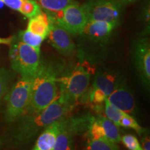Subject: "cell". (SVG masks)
<instances>
[{"label":"cell","mask_w":150,"mask_h":150,"mask_svg":"<svg viewBox=\"0 0 150 150\" xmlns=\"http://www.w3.org/2000/svg\"><path fill=\"white\" fill-rule=\"evenodd\" d=\"M73 107L59 93L53 102L40 112L22 116L12 135L14 144L23 145L31 141L48 125L67 117Z\"/></svg>","instance_id":"6da1fadb"},{"label":"cell","mask_w":150,"mask_h":150,"mask_svg":"<svg viewBox=\"0 0 150 150\" xmlns=\"http://www.w3.org/2000/svg\"><path fill=\"white\" fill-rule=\"evenodd\" d=\"M63 65L55 62L40 61L33 78L31 99L26 114L40 112L49 106L59 95V79Z\"/></svg>","instance_id":"7a4b0ae2"},{"label":"cell","mask_w":150,"mask_h":150,"mask_svg":"<svg viewBox=\"0 0 150 150\" xmlns=\"http://www.w3.org/2000/svg\"><path fill=\"white\" fill-rule=\"evenodd\" d=\"M93 73V68L88 63L78 64L69 74L59 77V95L74 106L88 91Z\"/></svg>","instance_id":"3957f363"},{"label":"cell","mask_w":150,"mask_h":150,"mask_svg":"<svg viewBox=\"0 0 150 150\" xmlns=\"http://www.w3.org/2000/svg\"><path fill=\"white\" fill-rule=\"evenodd\" d=\"M9 45V59L13 70L21 77L33 79L41 61L40 50L27 45L16 37Z\"/></svg>","instance_id":"277c9868"},{"label":"cell","mask_w":150,"mask_h":150,"mask_svg":"<svg viewBox=\"0 0 150 150\" xmlns=\"http://www.w3.org/2000/svg\"><path fill=\"white\" fill-rule=\"evenodd\" d=\"M33 79L21 77L12 86L6 96L5 118L13 122L25 114L31 99Z\"/></svg>","instance_id":"5b68a950"},{"label":"cell","mask_w":150,"mask_h":150,"mask_svg":"<svg viewBox=\"0 0 150 150\" xmlns=\"http://www.w3.org/2000/svg\"><path fill=\"white\" fill-rule=\"evenodd\" d=\"M46 13L52 22L63 28L71 34H81L88 20L82 6L75 1L67 5L61 12Z\"/></svg>","instance_id":"8992f818"},{"label":"cell","mask_w":150,"mask_h":150,"mask_svg":"<svg viewBox=\"0 0 150 150\" xmlns=\"http://www.w3.org/2000/svg\"><path fill=\"white\" fill-rule=\"evenodd\" d=\"M87 20L110 22L117 26L122 7L115 0H88L82 5Z\"/></svg>","instance_id":"52a82bcc"},{"label":"cell","mask_w":150,"mask_h":150,"mask_svg":"<svg viewBox=\"0 0 150 150\" xmlns=\"http://www.w3.org/2000/svg\"><path fill=\"white\" fill-rule=\"evenodd\" d=\"M84 118H67L64 119L53 150H74V136L81 131Z\"/></svg>","instance_id":"ba28073f"},{"label":"cell","mask_w":150,"mask_h":150,"mask_svg":"<svg viewBox=\"0 0 150 150\" xmlns=\"http://www.w3.org/2000/svg\"><path fill=\"white\" fill-rule=\"evenodd\" d=\"M134 61L142 81L145 86L150 83V45L147 38L138 39L134 44Z\"/></svg>","instance_id":"9c48e42d"},{"label":"cell","mask_w":150,"mask_h":150,"mask_svg":"<svg viewBox=\"0 0 150 150\" xmlns=\"http://www.w3.org/2000/svg\"><path fill=\"white\" fill-rule=\"evenodd\" d=\"M47 38L50 45L63 55L74 53L76 47L70 33L60 26L52 22Z\"/></svg>","instance_id":"30bf717a"},{"label":"cell","mask_w":150,"mask_h":150,"mask_svg":"<svg viewBox=\"0 0 150 150\" xmlns=\"http://www.w3.org/2000/svg\"><path fill=\"white\" fill-rule=\"evenodd\" d=\"M106 99L122 111L130 115L136 112V100L134 95L125 84L118 85Z\"/></svg>","instance_id":"8fae6325"},{"label":"cell","mask_w":150,"mask_h":150,"mask_svg":"<svg viewBox=\"0 0 150 150\" xmlns=\"http://www.w3.org/2000/svg\"><path fill=\"white\" fill-rule=\"evenodd\" d=\"M116 27L110 22L88 20L81 35L92 41L104 42L108 40Z\"/></svg>","instance_id":"7c38bea8"},{"label":"cell","mask_w":150,"mask_h":150,"mask_svg":"<svg viewBox=\"0 0 150 150\" xmlns=\"http://www.w3.org/2000/svg\"><path fill=\"white\" fill-rule=\"evenodd\" d=\"M65 117L48 125L38 137L33 150H53Z\"/></svg>","instance_id":"4fadbf2b"},{"label":"cell","mask_w":150,"mask_h":150,"mask_svg":"<svg viewBox=\"0 0 150 150\" xmlns=\"http://www.w3.org/2000/svg\"><path fill=\"white\" fill-rule=\"evenodd\" d=\"M120 83V77L117 74L109 71H102L95 74L92 87L102 92L108 97Z\"/></svg>","instance_id":"5bb4252c"},{"label":"cell","mask_w":150,"mask_h":150,"mask_svg":"<svg viewBox=\"0 0 150 150\" xmlns=\"http://www.w3.org/2000/svg\"><path fill=\"white\" fill-rule=\"evenodd\" d=\"M51 24L52 22L47 14L41 11L36 16L29 18L27 30L46 39Z\"/></svg>","instance_id":"9a60e30c"},{"label":"cell","mask_w":150,"mask_h":150,"mask_svg":"<svg viewBox=\"0 0 150 150\" xmlns=\"http://www.w3.org/2000/svg\"><path fill=\"white\" fill-rule=\"evenodd\" d=\"M97 120L104 129L106 139L117 144L121 142L120 131L117 125L110 120L106 116L99 115Z\"/></svg>","instance_id":"2e32d148"},{"label":"cell","mask_w":150,"mask_h":150,"mask_svg":"<svg viewBox=\"0 0 150 150\" xmlns=\"http://www.w3.org/2000/svg\"><path fill=\"white\" fill-rule=\"evenodd\" d=\"M44 8L47 13H59L64 9L67 5L74 1V0H35Z\"/></svg>","instance_id":"e0dca14e"},{"label":"cell","mask_w":150,"mask_h":150,"mask_svg":"<svg viewBox=\"0 0 150 150\" xmlns=\"http://www.w3.org/2000/svg\"><path fill=\"white\" fill-rule=\"evenodd\" d=\"M17 38L21 42L27 44V45L32 47L36 50H40L41 45L45 40L44 38L35 35L27 29L20 31L18 33Z\"/></svg>","instance_id":"ac0fdd59"},{"label":"cell","mask_w":150,"mask_h":150,"mask_svg":"<svg viewBox=\"0 0 150 150\" xmlns=\"http://www.w3.org/2000/svg\"><path fill=\"white\" fill-rule=\"evenodd\" d=\"M86 150H119L117 143L107 139L91 140L87 141Z\"/></svg>","instance_id":"d6986e66"},{"label":"cell","mask_w":150,"mask_h":150,"mask_svg":"<svg viewBox=\"0 0 150 150\" xmlns=\"http://www.w3.org/2000/svg\"><path fill=\"white\" fill-rule=\"evenodd\" d=\"M40 5L35 0H23L18 12L28 18L36 16L41 12Z\"/></svg>","instance_id":"ffe728a7"},{"label":"cell","mask_w":150,"mask_h":150,"mask_svg":"<svg viewBox=\"0 0 150 150\" xmlns=\"http://www.w3.org/2000/svg\"><path fill=\"white\" fill-rule=\"evenodd\" d=\"M104 104V113L106 115V117L108 118L110 120L113 122L115 125H117L119 127L120 122L123 115L125 114V112L118 109L117 108H116L115 106L110 104L107 99H106Z\"/></svg>","instance_id":"44dd1931"},{"label":"cell","mask_w":150,"mask_h":150,"mask_svg":"<svg viewBox=\"0 0 150 150\" xmlns=\"http://www.w3.org/2000/svg\"><path fill=\"white\" fill-rule=\"evenodd\" d=\"M88 139L99 140L103 138L106 139L104 129L97 119H93L91 121L88 127Z\"/></svg>","instance_id":"7402d4cb"},{"label":"cell","mask_w":150,"mask_h":150,"mask_svg":"<svg viewBox=\"0 0 150 150\" xmlns=\"http://www.w3.org/2000/svg\"><path fill=\"white\" fill-rule=\"evenodd\" d=\"M11 79L10 70L2 67L0 68V104L1 99L6 93L8 88V85Z\"/></svg>","instance_id":"603a6c76"},{"label":"cell","mask_w":150,"mask_h":150,"mask_svg":"<svg viewBox=\"0 0 150 150\" xmlns=\"http://www.w3.org/2000/svg\"><path fill=\"white\" fill-rule=\"evenodd\" d=\"M119 127H126V128H131L135 130L138 134H141L144 132V129L140 126L136 120L130 114L126 113L122 117L120 122Z\"/></svg>","instance_id":"cb8c5ba5"},{"label":"cell","mask_w":150,"mask_h":150,"mask_svg":"<svg viewBox=\"0 0 150 150\" xmlns=\"http://www.w3.org/2000/svg\"><path fill=\"white\" fill-rule=\"evenodd\" d=\"M121 142L129 150H143L138 138L134 135L127 134L121 137Z\"/></svg>","instance_id":"d4e9b609"},{"label":"cell","mask_w":150,"mask_h":150,"mask_svg":"<svg viewBox=\"0 0 150 150\" xmlns=\"http://www.w3.org/2000/svg\"><path fill=\"white\" fill-rule=\"evenodd\" d=\"M141 147L143 150H150V138L149 135L144 136L141 140Z\"/></svg>","instance_id":"484cf974"},{"label":"cell","mask_w":150,"mask_h":150,"mask_svg":"<svg viewBox=\"0 0 150 150\" xmlns=\"http://www.w3.org/2000/svg\"><path fill=\"white\" fill-rule=\"evenodd\" d=\"M115 1H117V2L123 8V7L127 6L131 4L136 2L138 0H115Z\"/></svg>","instance_id":"4316f807"},{"label":"cell","mask_w":150,"mask_h":150,"mask_svg":"<svg viewBox=\"0 0 150 150\" xmlns=\"http://www.w3.org/2000/svg\"><path fill=\"white\" fill-rule=\"evenodd\" d=\"M13 37H9L7 38H0V45H10L12 42Z\"/></svg>","instance_id":"83f0119b"},{"label":"cell","mask_w":150,"mask_h":150,"mask_svg":"<svg viewBox=\"0 0 150 150\" xmlns=\"http://www.w3.org/2000/svg\"><path fill=\"white\" fill-rule=\"evenodd\" d=\"M1 147H2V140H1V138H0V149Z\"/></svg>","instance_id":"f1b7e54d"}]
</instances>
